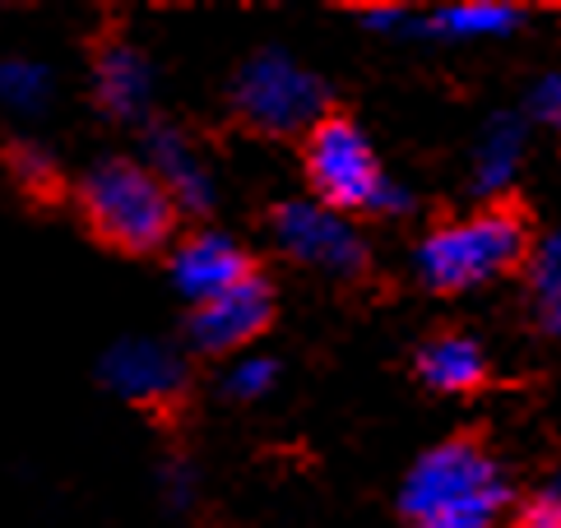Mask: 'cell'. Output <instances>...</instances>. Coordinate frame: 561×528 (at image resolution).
Listing matches in <instances>:
<instances>
[{"label": "cell", "instance_id": "4fadbf2b", "mask_svg": "<svg viewBox=\"0 0 561 528\" xmlns=\"http://www.w3.org/2000/svg\"><path fill=\"white\" fill-rule=\"evenodd\" d=\"M51 93V74L37 60H0V103L14 112H37Z\"/></svg>", "mask_w": 561, "mask_h": 528}, {"label": "cell", "instance_id": "5b68a950", "mask_svg": "<svg viewBox=\"0 0 561 528\" xmlns=\"http://www.w3.org/2000/svg\"><path fill=\"white\" fill-rule=\"evenodd\" d=\"M232 107L242 126L288 139V135H311V126L325 116V89L311 74H302L284 56H255L242 66L232 84Z\"/></svg>", "mask_w": 561, "mask_h": 528}, {"label": "cell", "instance_id": "ffe728a7", "mask_svg": "<svg viewBox=\"0 0 561 528\" xmlns=\"http://www.w3.org/2000/svg\"><path fill=\"white\" fill-rule=\"evenodd\" d=\"M557 324H561V297H557Z\"/></svg>", "mask_w": 561, "mask_h": 528}, {"label": "cell", "instance_id": "7a4b0ae2", "mask_svg": "<svg viewBox=\"0 0 561 528\" xmlns=\"http://www.w3.org/2000/svg\"><path fill=\"white\" fill-rule=\"evenodd\" d=\"M506 501L511 486L478 436L436 445L404 482L409 528H492Z\"/></svg>", "mask_w": 561, "mask_h": 528}, {"label": "cell", "instance_id": "277c9868", "mask_svg": "<svg viewBox=\"0 0 561 528\" xmlns=\"http://www.w3.org/2000/svg\"><path fill=\"white\" fill-rule=\"evenodd\" d=\"M307 181L320 195V209L330 214H367L386 205V176L367 145V135L353 126V116L325 112L302 139Z\"/></svg>", "mask_w": 561, "mask_h": 528}, {"label": "cell", "instance_id": "30bf717a", "mask_svg": "<svg viewBox=\"0 0 561 528\" xmlns=\"http://www.w3.org/2000/svg\"><path fill=\"white\" fill-rule=\"evenodd\" d=\"M417 376L440 394H473L488 384V357L469 334H436L417 353Z\"/></svg>", "mask_w": 561, "mask_h": 528}, {"label": "cell", "instance_id": "5bb4252c", "mask_svg": "<svg viewBox=\"0 0 561 528\" xmlns=\"http://www.w3.org/2000/svg\"><path fill=\"white\" fill-rule=\"evenodd\" d=\"M5 158H10V172L19 176V186H24V191L43 195V199L56 191V162L37 145H14Z\"/></svg>", "mask_w": 561, "mask_h": 528}, {"label": "cell", "instance_id": "8992f818", "mask_svg": "<svg viewBox=\"0 0 561 528\" xmlns=\"http://www.w3.org/2000/svg\"><path fill=\"white\" fill-rule=\"evenodd\" d=\"M270 222H274V241L293 260L316 264V269H325V274H363L367 269L363 241H357V232L330 209H320V205H278L270 214Z\"/></svg>", "mask_w": 561, "mask_h": 528}, {"label": "cell", "instance_id": "8fae6325", "mask_svg": "<svg viewBox=\"0 0 561 528\" xmlns=\"http://www.w3.org/2000/svg\"><path fill=\"white\" fill-rule=\"evenodd\" d=\"M93 79H98V103L112 116H139L149 103V66L130 43H107L98 51V66H93Z\"/></svg>", "mask_w": 561, "mask_h": 528}, {"label": "cell", "instance_id": "e0dca14e", "mask_svg": "<svg viewBox=\"0 0 561 528\" xmlns=\"http://www.w3.org/2000/svg\"><path fill=\"white\" fill-rule=\"evenodd\" d=\"M511 528H561V496H552V492H543V496H534L525 510L515 515V524Z\"/></svg>", "mask_w": 561, "mask_h": 528}, {"label": "cell", "instance_id": "6da1fadb", "mask_svg": "<svg viewBox=\"0 0 561 528\" xmlns=\"http://www.w3.org/2000/svg\"><path fill=\"white\" fill-rule=\"evenodd\" d=\"M534 260V218L515 199H496L465 218L432 228L417 246V274L432 292H469L478 283L529 269Z\"/></svg>", "mask_w": 561, "mask_h": 528}, {"label": "cell", "instance_id": "7c38bea8", "mask_svg": "<svg viewBox=\"0 0 561 528\" xmlns=\"http://www.w3.org/2000/svg\"><path fill=\"white\" fill-rule=\"evenodd\" d=\"M149 149H153V176L172 191L176 209H209V176L195 162V153L182 145V135L176 130H153Z\"/></svg>", "mask_w": 561, "mask_h": 528}, {"label": "cell", "instance_id": "3957f363", "mask_svg": "<svg viewBox=\"0 0 561 528\" xmlns=\"http://www.w3.org/2000/svg\"><path fill=\"white\" fill-rule=\"evenodd\" d=\"M79 209L89 232L122 255H153L176 232V199L153 168L130 158H107L79 181Z\"/></svg>", "mask_w": 561, "mask_h": 528}, {"label": "cell", "instance_id": "9a60e30c", "mask_svg": "<svg viewBox=\"0 0 561 528\" xmlns=\"http://www.w3.org/2000/svg\"><path fill=\"white\" fill-rule=\"evenodd\" d=\"M511 10L506 5H459L450 14L436 19V28H450V33H496L511 24Z\"/></svg>", "mask_w": 561, "mask_h": 528}, {"label": "cell", "instance_id": "9c48e42d", "mask_svg": "<svg viewBox=\"0 0 561 528\" xmlns=\"http://www.w3.org/2000/svg\"><path fill=\"white\" fill-rule=\"evenodd\" d=\"M247 278H255V260L237 246V241L218 237V232H195L186 241H176L172 283L195 301V307L232 292L237 283H247Z\"/></svg>", "mask_w": 561, "mask_h": 528}, {"label": "cell", "instance_id": "2e32d148", "mask_svg": "<svg viewBox=\"0 0 561 528\" xmlns=\"http://www.w3.org/2000/svg\"><path fill=\"white\" fill-rule=\"evenodd\" d=\"M529 274H534V288L543 297H561V232L548 237L543 246H534V260H529Z\"/></svg>", "mask_w": 561, "mask_h": 528}, {"label": "cell", "instance_id": "52a82bcc", "mask_svg": "<svg viewBox=\"0 0 561 528\" xmlns=\"http://www.w3.org/2000/svg\"><path fill=\"white\" fill-rule=\"evenodd\" d=\"M270 324H274V288H270V278L255 274L247 283H237L232 292L195 307L186 320V338L195 353L218 357V353H232L242 343L260 338Z\"/></svg>", "mask_w": 561, "mask_h": 528}, {"label": "cell", "instance_id": "ba28073f", "mask_svg": "<svg viewBox=\"0 0 561 528\" xmlns=\"http://www.w3.org/2000/svg\"><path fill=\"white\" fill-rule=\"evenodd\" d=\"M103 380L112 384L122 399L139 403V409H153V413H172L186 394V367L182 357L163 343H149V338H126L116 343L103 361Z\"/></svg>", "mask_w": 561, "mask_h": 528}, {"label": "cell", "instance_id": "d6986e66", "mask_svg": "<svg viewBox=\"0 0 561 528\" xmlns=\"http://www.w3.org/2000/svg\"><path fill=\"white\" fill-rule=\"evenodd\" d=\"M538 112H543L548 120H557V126H561V74L548 79L543 93H538Z\"/></svg>", "mask_w": 561, "mask_h": 528}, {"label": "cell", "instance_id": "ac0fdd59", "mask_svg": "<svg viewBox=\"0 0 561 528\" xmlns=\"http://www.w3.org/2000/svg\"><path fill=\"white\" fill-rule=\"evenodd\" d=\"M270 376H274L270 361H242V367L232 371L228 390H232V394H242V399H255L260 390H270Z\"/></svg>", "mask_w": 561, "mask_h": 528}]
</instances>
